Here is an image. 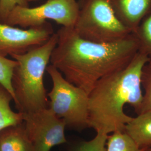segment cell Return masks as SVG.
<instances>
[{
    "label": "cell",
    "instance_id": "1",
    "mask_svg": "<svg viewBox=\"0 0 151 151\" xmlns=\"http://www.w3.org/2000/svg\"><path fill=\"white\" fill-rule=\"evenodd\" d=\"M56 33L57 43L51 54V65L88 94L101 78L128 65L139 50L133 33L109 43L85 40L73 27H62Z\"/></svg>",
    "mask_w": 151,
    "mask_h": 151
},
{
    "label": "cell",
    "instance_id": "2",
    "mask_svg": "<svg viewBox=\"0 0 151 151\" xmlns=\"http://www.w3.org/2000/svg\"><path fill=\"white\" fill-rule=\"evenodd\" d=\"M138 52L128 65L101 78L88 94V128L110 134L124 132L132 117L124 113L129 104L140 113L143 99L141 74L150 60Z\"/></svg>",
    "mask_w": 151,
    "mask_h": 151
},
{
    "label": "cell",
    "instance_id": "3",
    "mask_svg": "<svg viewBox=\"0 0 151 151\" xmlns=\"http://www.w3.org/2000/svg\"><path fill=\"white\" fill-rule=\"evenodd\" d=\"M57 39V33H54L42 45L24 54L11 55L16 61L11 83L15 96L14 102L17 111L26 113L48 107L44 76Z\"/></svg>",
    "mask_w": 151,
    "mask_h": 151
},
{
    "label": "cell",
    "instance_id": "4",
    "mask_svg": "<svg viewBox=\"0 0 151 151\" xmlns=\"http://www.w3.org/2000/svg\"><path fill=\"white\" fill-rule=\"evenodd\" d=\"M46 70L53 83L47 94L48 108L64 121L66 128L77 132L88 128V94L67 81L53 65Z\"/></svg>",
    "mask_w": 151,
    "mask_h": 151
},
{
    "label": "cell",
    "instance_id": "5",
    "mask_svg": "<svg viewBox=\"0 0 151 151\" xmlns=\"http://www.w3.org/2000/svg\"><path fill=\"white\" fill-rule=\"evenodd\" d=\"M73 27L81 38L97 43H109L132 32L115 15L108 0H85Z\"/></svg>",
    "mask_w": 151,
    "mask_h": 151
},
{
    "label": "cell",
    "instance_id": "6",
    "mask_svg": "<svg viewBox=\"0 0 151 151\" xmlns=\"http://www.w3.org/2000/svg\"><path fill=\"white\" fill-rule=\"evenodd\" d=\"M80 9L76 0H48L34 7L16 6L3 23L28 29L43 25L50 20L64 27H74Z\"/></svg>",
    "mask_w": 151,
    "mask_h": 151
},
{
    "label": "cell",
    "instance_id": "7",
    "mask_svg": "<svg viewBox=\"0 0 151 151\" xmlns=\"http://www.w3.org/2000/svg\"><path fill=\"white\" fill-rule=\"evenodd\" d=\"M23 124L34 151H50L67 143L64 121L49 108L23 113Z\"/></svg>",
    "mask_w": 151,
    "mask_h": 151
},
{
    "label": "cell",
    "instance_id": "8",
    "mask_svg": "<svg viewBox=\"0 0 151 151\" xmlns=\"http://www.w3.org/2000/svg\"><path fill=\"white\" fill-rule=\"evenodd\" d=\"M54 32L47 22L37 27L22 29L0 22V56L24 54L47 42Z\"/></svg>",
    "mask_w": 151,
    "mask_h": 151
},
{
    "label": "cell",
    "instance_id": "9",
    "mask_svg": "<svg viewBox=\"0 0 151 151\" xmlns=\"http://www.w3.org/2000/svg\"><path fill=\"white\" fill-rule=\"evenodd\" d=\"M115 15L132 33L151 9V0H108Z\"/></svg>",
    "mask_w": 151,
    "mask_h": 151
},
{
    "label": "cell",
    "instance_id": "10",
    "mask_svg": "<svg viewBox=\"0 0 151 151\" xmlns=\"http://www.w3.org/2000/svg\"><path fill=\"white\" fill-rule=\"evenodd\" d=\"M124 132L140 149L151 147V111L132 117L125 125Z\"/></svg>",
    "mask_w": 151,
    "mask_h": 151
},
{
    "label": "cell",
    "instance_id": "11",
    "mask_svg": "<svg viewBox=\"0 0 151 151\" xmlns=\"http://www.w3.org/2000/svg\"><path fill=\"white\" fill-rule=\"evenodd\" d=\"M0 151H34L23 122L0 132Z\"/></svg>",
    "mask_w": 151,
    "mask_h": 151
},
{
    "label": "cell",
    "instance_id": "12",
    "mask_svg": "<svg viewBox=\"0 0 151 151\" xmlns=\"http://www.w3.org/2000/svg\"><path fill=\"white\" fill-rule=\"evenodd\" d=\"M12 101L13 98L10 93L0 84V132L7 127L23 122V113L12 110Z\"/></svg>",
    "mask_w": 151,
    "mask_h": 151
},
{
    "label": "cell",
    "instance_id": "13",
    "mask_svg": "<svg viewBox=\"0 0 151 151\" xmlns=\"http://www.w3.org/2000/svg\"><path fill=\"white\" fill-rule=\"evenodd\" d=\"M133 34L138 44V52L151 60V9Z\"/></svg>",
    "mask_w": 151,
    "mask_h": 151
},
{
    "label": "cell",
    "instance_id": "14",
    "mask_svg": "<svg viewBox=\"0 0 151 151\" xmlns=\"http://www.w3.org/2000/svg\"><path fill=\"white\" fill-rule=\"evenodd\" d=\"M106 151H142L124 132H115L108 136Z\"/></svg>",
    "mask_w": 151,
    "mask_h": 151
},
{
    "label": "cell",
    "instance_id": "15",
    "mask_svg": "<svg viewBox=\"0 0 151 151\" xmlns=\"http://www.w3.org/2000/svg\"><path fill=\"white\" fill-rule=\"evenodd\" d=\"M108 134L96 133L95 137L90 140H74L68 143V151H106Z\"/></svg>",
    "mask_w": 151,
    "mask_h": 151
},
{
    "label": "cell",
    "instance_id": "16",
    "mask_svg": "<svg viewBox=\"0 0 151 151\" xmlns=\"http://www.w3.org/2000/svg\"><path fill=\"white\" fill-rule=\"evenodd\" d=\"M141 85L144 90V93H143L139 114L151 111V60L143 68L141 74Z\"/></svg>",
    "mask_w": 151,
    "mask_h": 151
},
{
    "label": "cell",
    "instance_id": "17",
    "mask_svg": "<svg viewBox=\"0 0 151 151\" xmlns=\"http://www.w3.org/2000/svg\"><path fill=\"white\" fill-rule=\"evenodd\" d=\"M16 65L15 60H10L0 56V84L10 93L13 101L15 96L11 83V77Z\"/></svg>",
    "mask_w": 151,
    "mask_h": 151
},
{
    "label": "cell",
    "instance_id": "18",
    "mask_svg": "<svg viewBox=\"0 0 151 151\" xmlns=\"http://www.w3.org/2000/svg\"><path fill=\"white\" fill-rule=\"evenodd\" d=\"M28 0H0V22H4L11 11L17 6H29Z\"/></svg>",
    "mask_w": 151,
    "mask_h": 151
},
{
    "label": "cell",
    "instance_id": "19",
    "mask_svg": "<svg viewBox=\"0 0 151 151\" xmlns=\"http://www.w3.org/2000/svg\"><path fill=\"white\" fill-rule=\"evenodd\" d=\"M142 151H151V147L147 148L146 149H143V150H142Z\"/></svg>",
    "mask_w": 151,
    "mask_h": 151
},
{
    "label": "cell",
    "instance_id": "20",
    "mask_svg": "<svg viewBox=\"0 0 151 151\" xmlns=\"http://www.w3.org/2000/svg\"><path fill=\"white\" fill-rule=\"evenodd\" d=\"M85 1V0H79V1L78 2V4H79V5L80 6L81 5H82L83 4V2Z\"/></svg>",
    "mask_w": 151,
    "mask_h": 151
},
{
    "label": "cell",
    "instance_id": "21",
    "mask_svg": "<svg viewBox=\"0 0 151 151\" xmlns=\"http://www.w3.org/2000/svg\"><path fill=\"white\" fill-rule=\"evenodd\" d=\"M38 1V0H28L29 2H32V1Z\"/></svg>",
    "mask_w": 151,
    "mask_h": 151
}]
</instances>
